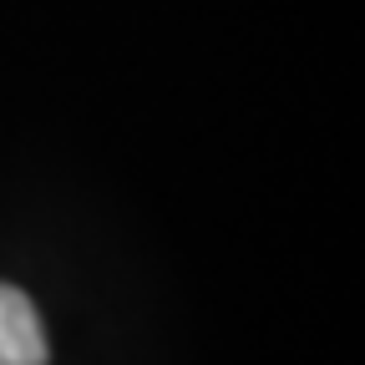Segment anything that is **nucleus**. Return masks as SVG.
<instances>
[{
	"label": "nucleus",
	"mask_w": 365,
	"mask_h": 365,
	"mask_svg": "<svg viewBox=\"0 0 365 365\" xmlns=\"http://www.w3.org/2000/svg\"><path fill=\"white\" fill-rule=\"evenodd\" d=\"M0 365H46L41 314L16 284H0Z\"/></svg>",
	"instance_id": "1"
}]
</instances>
